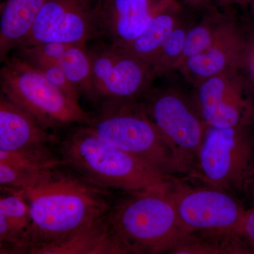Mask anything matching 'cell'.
<instances>
[{
    "instance_id": "obj_27",
    "label": "cell",
    "mask_w": 254,
    "mask_h": 254,
    "mask_svg": "<svg viewBox=\"0 0 254 254\" xmlns=\"http://www.w3.org/2000/svg\"><path fill=\"white\" fill-rule=\"evenodd\" d=\"M245 73L250 81L252 92L254 95V42L251 50L250 57L247 62V67L245 68Z\"/></svg>"
},
{
    "instance_id": "obj_6",
    "label": "cell",
    "mask_w": 254,
    "mask_h": 254,
    "mask_svg": "<svg viewBox=\"0 0 254 254\" xmlns=\"http://www.w3.org/2000/svg\"><path fill=\"white\" fill-rule=\"evenodd\" d=\"M252 126L208 127L196 156L195 178L220 190H242L254 175Z\"/></svg>"
},
{
    "instance_id": "obj_5",
    "label": "cell",
    "mask_w": 254,
    "mask_h": 254,
    "mask_svg": "<svg viewBox=\"0 0 254 254\" xmlns=\"http://www.w3.org/2000/svg\"><path fill=\"white\" fill-rule=\"evenodd\" d=\"M0 71L1 94L33 115L47 129L88 125L92 116L78 100L51 83L20 55L8 57Z\"/></svg>"
},
{
    "instance_id": "obj_10",
    "label": "cell",
    "mask_w": 254,
    "mask_h": 254,
    "mask_svg": "<svg viewBox=\"0 0 254 254\" xmlns=\"http://www.w3.org/2000/svg\"><path fill=\"white\" fill-rule=\"evenodd\" d=\"M187 235L200 232H237L246 213L223 190L192 188L173 181L168 193Z\"/></svg>"
},
{
    "instance_id": "obj_21",
    "label": "cell",
    "mask_w": 254,
    "mask_h": 254,
    "mask_svg": "<svg viewBox=\"0 0 254 254\" xmlns=\"http://www.w3.org/2000/svg\"><path fill=\"white\" fill-rule=\"evenodd\" d=\"M209 8L199 21L191 25L187 33L182 63L208 49L235 18L230 8Z\"/></svg>"
},
{
    "instance_id": "obj_16",
    "label": "cell",
    "mask_w": 254,
    "mask_h": 254,
    "mask_svg": "<svg viewBox=\"0 0 254 254\" xmlns=\"http://www.w3.org/2000/svg\"><path fill=\"white\" fill-rule=\"evenodd\" d=\"M0 197V253H30L33 225L29 206L22 192L3 188Z\"/></svg>"
},
{
    "instance_id": "obj_24",
    "label": "cell",
    "mask_w": 254,
    "mask_h": 254,
    "mask_svg": "<svg viewBox=\"0 0 254 254\" xmlns=\"http://www.w3.org/2000/svg\"><path fill=\"white\" fill-rule=\"evenodd\" d=\"M22 58L28 60L33 66H36L55 86L67 93L73 99L79 100V95L81 93L79 89L68 79L64 72L58 65L41 58H26V57H22Z\"/></svg>"
},
{
    "instance_id": "obj_28",
    "label": "cell",
    "mask_w": 254,
    "mask_h": 254,
    "mask_svg": "<svg viewBox=\"0 0 254 254\" xmlns=\"http://www.w3.org/2000/svg\"><path fill=\"white\" fill-rule=\"evenodd\" d=\"M252 0H218V6L221 7L230 8L232 6H237L247 7L250 6Z\"/></svg>"
},
{
    "instance_id": "obj_4",
    "label": "cell",
    "mask_w": 254,
    "mask_h": 254,
    "mask_svg": "<svg viewBox=\"0 0 254 254\" xmlns=\"http://www.w3.org/2000/svg\"><path fill=\"white\" fill-rule=\"evenodd\" d=\"M100 139L143 159L166 175L182 173L145 105L138 100H103L88 125Z\"/></svg>"
},
{
    "instance_id": "obj_25",
    "label": "cell",
    "mask_w": 254,
    "mask_h": 254,
    "mask_svg": "<svg viewBox=\"0 0 254 254\" xmlns=\"http://www.w3.org/2000/svg\"><path fill=\"white\" fill-rule=\"evenodd\" d=\"M237 233L245 241L252 253H254V206L246 210Z\"/></svg>"
},
{
    "instance_id": "obj_12",
    "label": "cell",
    "mask_w": 254,
    "mask_h": 254,
    "mask_svg": "<svg viewBox=\"0 0 254 254\" xmlns=\"http://www.w3.org/2000/svg\"><path fill=\"white\" fill-rule=\"evenodd\" d=\"M254 42L236 18H233L208 49L184 61L178 69L193 86L227 70L245 71Z\"/></svg>"
},
{
    "instance_id": "obj_15",
    "label": "cell",
    "mask_w": 254,
    "mask_h": 254,
    "mask_svg": "<svg viewBox=\"0 0 254 254\" xmlns=\"http://www.w3.org/2000/svg\"><path fill=\"white\" fill-rule=\"evenodd\" d=\"M19 55L38 58L58 65L81 93L95 101L91 81V63L88 46L73 43H48L23 47Z\"/></svg>"
},
{
    "instance_id": "obj_2",
    "label": "cell",
    "mask_w": 254,
    "mask_h": 254,
    "mask_svg": "<svg viewBox=\"0 0 254 254\" xmlns=\"http://www.w3.org/2000/svg\"><path fill=\"white\" fill-rule=\"evenodd\" d=\"M64 165L96 186L129 193H168L173 179L136 155L108 144L87 125L68 133L60 145Z\"/></svg>"
},
{
    "instance_id": "obj_23",
    "label": "cell",
    "mask_w": 254,
    "mask_h": 254,
    "mask_svg": "<svg viewBox=\"0 0 254 254\" xmlns=\"http://www.w3.org/2000/svg\"><path fill=\"white\" fill-rule=\"evenodd\" d=\"M193 22V18L187 15L164 42L151 66L155 78L168 74L180 67L187 33Z\"/></svg>"
},
{
    "instance_id": "obj_30",
    "label": "cell",
    "mask_w": 254,
    "mask_h": 254,
    "mask_svg": "<svg viewBox=\"0 0 254 254\" xmlns=\"http://www.w3.org/2000/svg\"><path fill=\"white\" fill-rule=\"evenodd\" d=\"M251 7H252V15H253L254 20V0H252V2L250 4Z\"/></svg>"
},
{
    "instance_id": "obj_11",
    "label": "cell",
    "mask_w": 254,
    "mask_h": 254,
    "mask_svg": "<svg viewBox=\"0 0 254 254\" xmlns=\"http://www.w3.org/2000/svg\"><path fill=\"white\" fill-rule=\"evenodd\" d=\"M98 0H46L24 42L18 48L48 43L87 45L95 40Z\"/></svg>"
},
{
    "instance_id": "obj_13",
    "label": "cell",
    "mask_w": 254,
    "mask_h": 254,
    "mask_svg": "<svg viewBox=\"0 0 254 254\" xmlns=\"http://www.w3.org/2000/svg\"><path fill=\"white\" fill-rule=\"evenodd\" d=\"M153 11L151 0H98L95 39L127 48L145 31Z\"/></svg>"
},
{
    "instance_id": "obj_7",
    "label": "cell",
    "mask_w": 254,
    "mask_h": 254,
    "mask_svg": "<svg viewBox=\"0 0 254 254\" xmlns=\"http://www.w3.org/2000/svg\"><path fill=\"white\" fill-rule=\"evenodd\" d=\"M143 103L152 121L173 151L182 173L196 160L208 126L193 100L173 88L150 89Z\"/></svg>"
},
{
    "instance_id": "obj_8",
    "label": "cell",
    "mask_w": 254,
    "mask_h": 254,
    "mask_svg": "<svg viewBox=\"0 0 254 254\" xmlns=\"http://www.w3.org/2000/svg\"><path fill=\"white\" fill-rule=\"evenodd\" d=\"M88 50L95 101L138 100L151 89V68L127 48L103 42Z\"/></svg>"
},
{
    "instance_id": "obj_3",
    "label": "cell",
    "mask_w": 254,
    "mask_h": 254,
    "mask_svg": "<svg viewBox=\"0 0 254 254\" xmlns=\"http://www.w3.org/2000/svg\"><path fill=\"white\" fill-rule=\"evenodd\" d=\"M168 193H130L110 208V225L128 254L171 252L188 237Z\"/></svg>"
},
{
    "instance_id": "obj_26",
    "label": "cell",
    "mask_w": 254,
    "mask_h": 254,
    "mask_svg": "<svg viewBox=\"0 0 254 254\" xmlns=\"http://www.w3.org/2000/svg\"><path fill=\"white\" fill-rule=\"evenodd\" d=\"M181 3L184 6H186L189 9L205 11L209 8L213 7L218 5V0H176Z\"/></svg>"
},
{
    "instance_id": "obj_17",
    "label": "cell",
    "mask_w": 254,
    "mask_h": 254,
    "mask_svg": "<svg viewBox=\"0 0 254 254\" xmlns=\"http://www.w3.org/2000/svg\"><path fill=\"white\" fill-rule=\"evenodd\" d=\"M33 254H128L114 232L108 215L59 242L33 250Z\"/></svg>"
},
{
    "instance_id": "obj_18",
    "label": "cell",
    "mask_w": 254,
    "mask_h": 254,
    "mask_svg": "<svg viewBox=\"0 0 254 254\" xmlns=\"http://www.w3.org/2000/svg\"><path fill=\"white\" fill-rule=\"evenodd\" d=\"M0 163H3L5 183L21 190L33 186L50 170L64 166L63 160L55 156L49 148L25 151L0 150Z\"/></svg>"
},
{
    "instance_id": "obj_29",
    "label": "cell",
    "mask_w": 254,
    "mask_h": 254,
    "mask_svg": "<svg viewBox=\"0 0 254 254\" xmlns=\"http://www.w3.org/2000/svg\"><path fill=\"white\" fill-rule=\"evenodd\" d=\"M248 185H250L251 187V194H252V200H253L254 203V175L252 178L251 179L250 182H249ZM247 185V186H248Z\"/></svg>"
},
{
    "instance_id": "obj_1",
    "label": "cell",
    "mask_w": 254,
    "mask_h": 254,
    "mask_svg": "<svg viewBox=\"0 0 254 254\" xmlns=\"http://www.w3.org/2000/svg\"><path fill=\"white\" fill-rule=\"evenodd\" d=\"M60 166L22 192L33 225L32 251L66 238L105 218L111 205L105 189Z\"/></svg>"
},
{
    "instance_id": "obj_19",
    "label": "cell",
    "mask_w": 254,
    "mask_h": 254,
    "mask_svg": "<svg viewBox=\"0 0 254 254\" xmlns=\"http://www.w3.org/2000/svg\"><path fill=\"white\" fill-rule=\"evenodd\" d=\"M153 6V16L145 31L125 48L150 68L164 42L187 15L184 5L176 0H164Z\"/></svg>"
},
{
    "instance_id": "obj_22",
    "label": "cell",
    "mask_w": 254,
    "mask_h": 254,
    "mask_svg": "<svg viewBox=\"0 0 254 254\" xmlns=\"http://www.w3.org/2000/svg\"><path fill=\"white\" fill-rule=\"evenodd\" d=\"M202 237L190 234L172 254H252L249 246L237 232H200Z\"/></svg>"
},
{
    "instance_id": "obj_14",
    "label": "cell",
    "mask_w": 254,
    "mask_h": 254,
    "mask_svg": "<svg viewBox=\"0 0 254 254\" xmlns=\"http://www.w3.org/2000/svg\"><path fill=\"white\" fill-rule=\"evenodd\" d=\"M56 139L33 115L0 95V150L41 149L48 148Z\"/></svg>"
},
{
    "instance_id": "obj_20",
    "label": "cell",
    "mask_w": 254,
    "mask_h": 254,
    "mask_svg": "<svg viewBox=\"0 0 254 254\" xmlns=\"http://www.w3.org/2000/svg\"><path fill=\"white\" fill-rule=\"evenodd\" d=\"M46 0H7L0 18V58L1 63L11 50L17 49L31 31Z\"/></svg>"
},
{
    "instance_id": "obj_9",
    "label": "cell",
    "mask_w": 254,
    "mask_h": 254,
    "mask_svg": "<svg viewBox=\"0 0 254 254\" xmlns=\"http://www.w3.org/2000/svg\"><path fill=\"white\" fill-rule=\"evenodd\" d=\"M194 88L193 100L207 126H254V95L245 71L227 70Z\"/></svg>"
}]
</instances>
